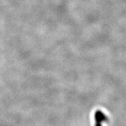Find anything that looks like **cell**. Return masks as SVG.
<instances>
[{"instance_id":"obj_1","label":"cell","mask_w":126,"mask_h":126,"mask_svg":"<svg viewBox=\"0 0 126 126\" xmlns=\"http://www.w3.org/2000/svg\"><path fill=\"white\" fill-rule=\"evenodd\" d=\"M94 126H102V124L108 121V116L100 110H97L94 113Z\"/></svg>"}]
</instances>
